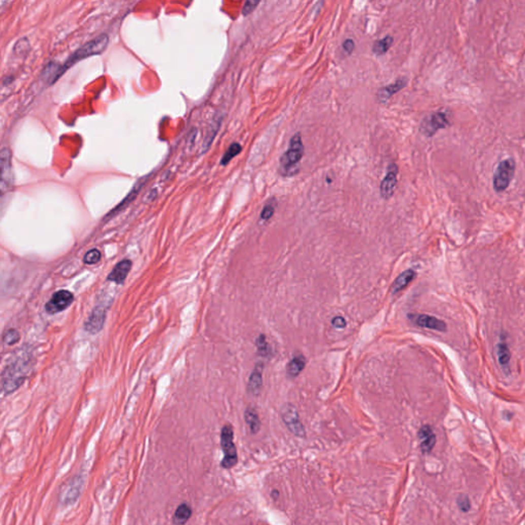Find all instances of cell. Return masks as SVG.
<instances>
[{
	"instance_id": "e0dca14e",
	"label": "cell",
	"mask_w": 525,
	"mask_h": 525,
	"mask_svg": "<svg viewBox=\"0 0 525 525\" xmlns=\"http://www.w3.org/2000/svg\"><path fill=\"white\" fill-rule=\"evenodd\" d=\"M414 278H415V272L413 270L408 269V270H405L404 272H402L394 280V282L392 284V287H391L392 293H397L398 291L405 288Z\"/></svg>"
},
{
	"instance_id": "d6a6232c",
	"label": "cell",
	"mask_w": 525,
	"mask_h": 525,
	"mask_svg": "<svg viewBox=\"0 0 525 525\" xmlns=\"http://www.w3.org/2000/svg\"><path fill=\"white\" fill-rule=\"evenodd\" d=\"M504 416H505V418H506V419H510V418H511V416H512V414H511L510 412H504Z\"/></svg>"
},
{
	"instance_id": "4316f807",
	"label": "cell",
	"mask_w": 525,
	"mask_h": 525,
	"mask_svg": "<svg viewBox=\"0 0 525 525\" xmlns=\"http://www.w3.org/2000/svg\"><path fill=\"white\" fill-rule=\"evenodd\" d=\"M255 345L257 347V352L260 356H268L271 352L270 346L266 340V337L264 335H260L255 342Z\"/></svg>"
},
{
	"instance_id": "8fae6325",
	"label": "cell",
	"mask_w": 525,
	"mask_h": 525,
	"mask_svg": "<svg viewBox=\"0 0 525 525\" xmlns=\"http://www.w3.org/2000/svg\"><path fill=\"white\" fill-rule=\"evenodd\" d=\"M398 167L395 163H391L387 169V175L383 179L381 186H380V192L381 196L384 199H389L394 194L396 185H397V176H398Z\"/></svg>"
},
{
	"instance_id": "ffe728a7",
	"label": "cell",
	"mask_w": 525,
	"mask_h": 525,
	"mask_svg": "<svg viewBox=\"0 0 525 525\" xmlns=\"http://www.w3.org/2000/svg\"><path fill=\"white\" fill-rule=\"evenodd\" d=\"M244 418H245V422H246L249 430L251 431V433L254 434V433L258 432V430L260 428V422H259V417L257 415V412L253 408H247L245 410Z\"/></svg>"
},
{
	"instance_id": "f1b7e54d",
	"label": "cell",
	"mask_w": 525,
	"mask_h": 525,
	"mask_svg": "<svg viewBox=\"0 0 525 525\" xmlns=\"http://www.w3.org/2000/svg\"><path fill=\"white\" fill-rule=\"evenodd\" d=\"M457 506L460 508L461 511L463 512H468L470 510V501L468 499V497L466 496H461L458 499H457Z\"/></svg>"
},
{
	"instance_id": "d4e9b609",
	"label": "cell",
	"mask_w": 525,
	"mask_h": 525,
	"mask_svg": "<svg viewBox=\"0 0 525 525\" xmlns=\"http://www.w3.org/2000/svg\"><path fill=\"white\" fill-rule=\"evenodd\" d=\"M102 253L99 249L92 248L88 250L83 256V262L86 265H95L101 260Z\"/></svg>"
},
{
	"instance_id": "83f0119b",
	"label": "cell",
	"mask_w": 525,
	"mask_h": 525,
	"mask_svg": "<svg viewBox=\"0 0 525 525\" xmlns=\"http://www.w3.org/2000/svg\"><path fill=\"white\" fill-rule=\"evenodd\" d=\"M21 339V336L19 332L15 329H10L5 332L4 334V342L10 346H13L17 344Z\"/></svg>"
},
{
	"instance_id": "7c38bea8",
	"label": "cell",
	"mask_w": 525,
	"mask_h": 525,
	"mask_svg": "<svg viewBox=\"0 0 525 525\" xmlns=\"http://www.w3.org/2000/svg\"><path fill=\"white\" fill-rule=\"evenodd\" d=\"M0 156H2V190L5 192L13 183L12 152L10 149L4 148Z\"/></svg>"
},
{
	"instance_id": "484cf974",
	"label": "cell",
	"mask_w": 525,
	"mask_h": 525,
	"mask_svg": "<svg viewBox=\"0 0 525 525\" xmlns=\"http://www.w3.org/2000/svg\"><path fill=\"white\" fill-rule=\"evenodd\" d=\"M275 207H276V199L272 198L265 206L264 208H262V211L260 213V219L264 220V221H268L270 220L274 213H275Z\"/></svg>"
},
{
	"instance_id": "4fadbf2b",
	"label": "cell",
	"mask_w": 525,
	"mask_h": 525,
	"mask_svg": "<svg viewBox=\"0 0 525 525\" xmlns=\"http://www.w3.org/2000/svg\"><path fill=\"white\" fill-rule=\"evenodd\" d=\"M133 262L130 259H123L115 265L113 270L109 273L107 280L116 284H123L128 273L132 270Z\"/></svg>"
},
{
	"instance_id": "9a60e30c",
	"label": "cell",
	"mask_w": 525,
	"mask_h": 525,
	"mask_svg": "<svg viewBox=\"0 0 525 525\" xmlns=\"http://www.w3.org/2000/svg\"><path fill=\"white\" fill-rule=\"evenodd\" d=\"M407 84V78L405 77H401L399 79H397L394 83L392 84H389V85H386L382 88L379 89L378 93H377V96H378V100L379 102L381 103H385L386 101H388L390 97H392L395 93H397L398 91H400L402 88H404Z\"/></svg>"
},
{
	"instance_id": "9c48e42d",
	"label": "cell",
	"mask_w": 525,
	"mask_h": 525,
	"mask_svg": "<svg viewBox=\"0 0 525 525\" xmlns=\"http://www.w3.org/2000/svg\"><path fill=\"white\" fill-rule=\"evenodd\" d=\"M281 415H282V419H283L284 424L286 425V427L292 434H294L296 436H299V437L305 436L304 426L302 425V423L300 421L299 413L297 411V408L293 405L285 404L282 407Z\"/></svg>"
},
{
	"instance_id": "f546056e",
	"label": "cell",
	"mask_w": 525,
	"mask_h": 525,
	"mask_svg": "<svg viewBox=\"0 0 525 525\" xmlns=\"http://www.w3.org/2000/svg\"><path fill=\"white\" fill-rule=\"evenodd\" d=\"M259 3L257 2H246L242 8V15L245 17L247 15H249L250 13H252L255 8L258 6Z\"/></svg>"
},
{
	"instance_id": "277c9868",
	"label": "cell",
	"mask_w": 525,
	"mask_h": 525,
	"mask_svg": "<svg viewBox=\"0 0 525 525\" xmlns=\"http://www.w3.org/2000/svg\"><path fill=\"white\" fill-rule=\"evenodd\" d=\"M221 446L224 452V457L221 466L224 469H231L236 466L238 455L236 446L234 444V432L231 425H225L221 431Z\"/></svg>"
},
{
	"instance_id": "2e32d148",
	"label": "cell",
	"mask_w": 525,
	"mask_h": 525,
	"mask_svg": "<svg viewBox=\"0 0 525 525\" xmlns=\"http://www.w3.org/2000/svg\"><path fill=\"white\" fill-rule=\"evenodd\" d=\"M261 386H262V365L256 364V366L254 367V370L252 371V373L250 374V377H249L248 390L252 395L257 396L260 393Z\"/></svg>"
},
{
	"instance_id": "6da1fadb",
	"label": "cell",
	"mask_w": 525,
	"mask_h": 525,
	"mask_svg": "<svg viewBox=\"0 0 525 525\" xmlns=\"http://www.w3.org/2000/svg\"><path fill=\"white\" fill-rule=\"evenodd\" d=\"M109 42V38L106 34H102L99 37L92 39L91 41L85 43L83 46L78 48L74 54L69 57L67 62L61 66H52L48 65V67L43 72V78L47 83H55L69 68L74 66L79 61L86 59L91 56L101 55L105 51Z\"/></svg>"
},
{
	"instance_id": "5b68a950",
	"label": "cell",
	"mask_w": 525,
	"mask_h": 525,
	"mask_svg": "<svg viewBox=\"0 0 525 525\" xmlns=\"http://www.w3.org/2000/svg\"><path fill=\"white\" fill-rule=\"evenodd\" d=\"M515 161L511 158H507L501 161L495 172L493 185L497 192H504L510 185L515 175Z\"/></svg>"
},
{
	"instance_id": "8992f818",
	"label": "cell",
	"mask_w": 525,
	"mask_h": 525,
	"mask_svg": "<svg viewBox=\"0 0 525 525\" xmlns=\"http://www.w3.org/2000/svg\"><path fill=\"white\" fill-rule=\"evenodd\" d=\"M73 302L74 294L69 290L61 289L52 294L48 302L45 304V311L49 315H55L66 310L73 304Z\"/></svg>"
},
{
	"instance_id": "603a6c76",
	"label": "cell",
	"mask_w": 525,
	"mask_h": 525,
	"mask_svg": "<svg viewBox=\"0 0 525 525\" xmlns=\"http://www.w3.org/2000/svg\"><path fill=\"white\" fill-rule=\"evenodd\" d=\"M76 481V478L74 479V482L73 483H70V485L67 487V489L63 493L62 495V501L64 503H68V502H75L76 498L79 496V491H80V482L78 484L75 483Z\"/></svg>"
},
{
	"instance_id": "cb8c5ba5",
	"label": "cell",
	"mask_w": 525,
	"mask_h": 525,
	"mask_svg": "<svg viewBox=\"0 0 525 525\" xmlns=\"http://www.w3.org/2000/svg\"><path fill=\"white\" fill-rule=\"evenodd\" d=\"M242 151V147L239 143H233L231 144V146L228 148V150L226 151V153L224 154L223 158L221 160V165L222 166H227L235 156H237L238 154H240Z\"/></svg>"
},
{
	"instance_id": "ba28073f",
	"label": "cell",
	"mask_w": 525,
	"mask_h": 525,
	"mask_svg": "<svg viewBox=\"0 0 525 525\" xmlns=\"http://www.w3.org/2000/svg\"><path fill=\"white\" fill-rule=\"evenodd\" d=\"M449 124L448 116L444 112H436L426 117L419 126L422 134L427 137H432L437 130L445 128Z\"/></svg>"
},
{
	"instance_id": "5bb4252c",
	"label": "cell",
	"mask_w": 525,
	"mask_h": 525,
	"mask_svg": "<svg viewBox=\"0 0 525 525\" xmlns=\"http://www.w3.org/2000/svg\"><path fill=\"white\" fill-rule=\"evenodd\" d=\"M418 439L421 449L424 453H429L435 446L436 435L431 426L425 425L418 431Z\"/></svg>"
},
{
	"instance_id": "3957f363",
	"label": "cell",
	"mask_w": 525,
	"mask_h": 525,
	"mask_svg": "<svg viewBox=\"0 0 525 525\" xmlns=\"http://www.w3.org/2000/svg\"><path fill=\"white\" fill-rule=\"evenodd\" d=\"M304 155V144L302 135L297 133L289 142L287 151L281 156L279 172L284 177H291L299 171V163Z\"/></svg>"
},
{
	"instance_id": "7402d4cb",
	"label": "cell",
	"mask_w": 525,
	"mask_h": 525,
	"mask_svg": "<svg viewBox=\"0 0 525 525\" xmlns=\"http://www.w3.org/2000/svg\"><path fill=\"white\" fill-rule=\"evenodd\" d=\"M497 353H498V358H499V362L502 366H507L510 362V358H511V354H510V350H509V347L507 345V343L502 340L499 344H498V347H497Z\"/></svg>"
},
{
	"instance_id": "44dd1931",
	"label": "cell",
	"mask_w": 525,
	"mask_h": 525,
	"mask_svg": "<svg viewBox=\"0 0 525 525\" xmlns=\"http://www.w3.org/2000/svg\"><path fill=\"white\" fill-rule=\"evenodd\" d=\"M393 37L392 36H386L383 39L377 40L373 45V51L377 56H382L390 49V47L393 44Z\"/></svg>"
},
{
	"instance_id": "7a4b0ae2",
	"label": "cell",
	"mask_w": 525,
	"mask_h": 525,
	"mask_svg": "<svg viewBox=\"0 0 525 525\" xmlns=\"http://www.w3.org/2000/svg\"><path fill=\"white\" fill-rule=\"evenodd\" d=\"M33 366V356L26 352L9 363L4 370L2 377L4 392L6 394H12L18 390L30 375Z\"/></svg>"
},
{
	"instance_id": "1f68e13d",
	"label": "cell",
	"mask_w": 525,
	"mask_h": 525,
	"mask_svg": "<svg viewBox=\"0 0 525 525\" xmlns=\"http://www.w3.org/2000/svg\"><path fill=\"white\" fill-rule=\"evenodd\" d=\"M332 324L336 329H344L346 326V320L342 316H337L332 320Z\"/></svg>"
},
{
	"instance_id": "30bf717a",
	"label": "cell",
	"mask_w": 525,
	"mask_h": 525,
	"mask_svg": "<svg viewBox=\"0 0 525 525\" xmlns=\"http://www.w3.org/2000/svg\"><path fill=\"white\" fill-rule=\"evenodd\" d=\"M408 318L410 321H412L415 325L424 329H429L433 331L438 332H445L446 331V323L436 317L430 316V315L426 314H409Z\"/></svg>"
},
{
	"instance_id": "d6986e66",
	"label": "cell",
	"mask_w": 525,
	"mask_h": 525,
	"mask_svg": "<svg viewBox=\"0 0 525 525\" xmlns=\"http://www.w3.org/2000/svg\"><path fill=\"white\" fill-rule=\"evenodd\" d=\"M191 515H192L191 507L188 504L183 503L176 509L174 517H173V521L176 525H184L191 518Z\"/></svg>"
},
{
	"instance_id": "52a82bcc",
	"label": "cell",
	"mask_w": 525,
	"mask_h": 525,
	"mask_svg": "<svg viewBox=\"0 0 525 525\" xmlns=\"http://www.w3.org/2000/svg\"><path fill=\"white\" fill-rule=\"evenodd\" d=\"M107 310H108V308L106 305H101V304L96 305L92 309L89 317L87 318V320L84 323V326H83L84 331L91 335H95V334L100 333L104 327L105 321H106Z\"/></svg>"
},
{
	"instance_id": "ac0fdd59",
	"label": "cell",
	"mask_w": 525,
	"mask_h": 525,
	"mask_svg": "<svg viewBox=\"0 0 525 525\" xmlns=\"http://www.w3.org/2000/svg\"><path fill=\"white\" fill-rule=\"evenodd\" d=\"M305 365H306V359L303 355L293 357L286 366L287 376L290 378L298 377L301 374V372L305 369Z\"/></svg>"
},
{
	"instance_id": "4dcf8cb0",
	"label": "cell",
	"mask_w": 525,
	"mask_h": 525,
	"mask_svg": "<svg viewBox=\"0 0 525 525\" xmlns=\"http://www.w3.org/2000/svg\"><path fill=\"white\" fill-rule=\"evenodd\" d=\"M355 48V42L353 39H346L343 43V50L347 55H351Z\"/></svg>"
}]
</instances>
